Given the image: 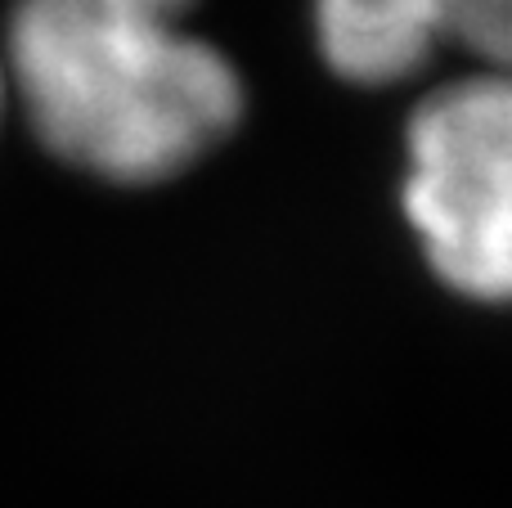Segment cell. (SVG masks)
Segmentation results:
<instances>
[{
	"label": "cell",
	"instance_id": "6da1fadb",
	"mask_svg": "<svg viewBox=\"0 0 512 508\" xmlns=\"http://www.w3.org/2000/svg\"><path fill=\"white\" fill-rule=\"evenodd\" d=\"M203 0H9V104L77 176L153 189L194 171L248 117L243 68L194 32Z\"/></svg>",
	"mask_w": 512,
	"mask_h": 508
},
{
	"label": "cell",
	"instance_id": "7a4b0ae2",
	"mask_svg": "<svg viewBox=\"0 0 512 508\" xmlns=\"http://www.w3.org/2000/svg\"><path fill=\"white\" fill-rule=\"evenodd\" d=\"M400 216L445 293L512 306V72H468L414 104Z\"/></svg>",
	"mask_w": 512,
	"mask_h": 508
},
{
	"label": "cell",
	"instance_id": "3957f363",
	"mask_svg": "<svg viewBox=\"0 0 512 508\" xmlns=\"http://www.w3.org/2000/svg\"><path fill=\"white\" fill-rule=\"evenodd\" d=\"M310 41L337 81L400 86L441 45L486 72H512V0H310Z\"/></svg>",
	"mask_w": 512,
	"mask_h": 508
},
{
	"label": "cell",
	"instance_id": "277c9868",
	"mask_svg": "<svg viewBox=\"0 0 512 508\" xmlns=\"http://www.w3.org/2000/svg\"><path fill=\"white\" fill-rule=\"evenodd\" d=\"M9 113H14V104H9V68H5V45H0V126H5Z\"/></svg>",
	"mask_w": 512,
	"mask_h": 508
}]
</instances>
